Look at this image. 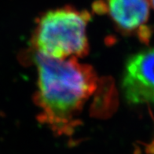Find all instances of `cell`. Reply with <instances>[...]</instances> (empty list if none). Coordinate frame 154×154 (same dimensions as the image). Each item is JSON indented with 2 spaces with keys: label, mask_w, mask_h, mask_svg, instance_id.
<instances>
[{
  "label": "cell",
  "mask_w": 154,
  "mask_h": 154,
  "mask_svg": "<svg viewBox=\"0 0 154 154\" xmlns=\"http://www.w3.org/2000/svg\"><path fill=\"white\" fill-rule=\"evenodd\" d=\"M149 2H150V6H152L154 10V0H149Z\"/></svg>",
  "instance_id": "5b68a950"
},
{
  "label": "cell",
  "mask_w": 154,
  "mask_h": 154,
  "mask_svg": "<svg viewBox=\"0 0 154 154\" xmlns=\"http://www.w3.org/2000/svg\"><path fill=\"white\" fill-rule=\"evenodd\" d=\"M121 90L131 105L154 106V47L128 59L122 75Z\"/></svg>",
  "instance_id": "3957f363"
},
{
  "label": "cell",
  "mask_w": 154,
  "mask_h": 154,
  "mask_svg": "<svg viewBox=\"0 0 154 154\" xmlns=\"http://www.w3.org/2000/svg\"><path fill=\"white\" fill-rule=\"evenodd\" d=\"M90 19L87 10L71 6L48 10L37 21L33 47L37 53L51 58L85 57L89 53L87 29Z\"/></svg>",
  "instance_id": "7a4b0ae2"
},
{
  "label": "cell",
  "mask_w": 154,
  "mask_h": 154,
  "mask_svg": "<svg viewBox=\"0 0 154 154\" xmlns=\"http://www.w3.org/2000/svg\"><path fill=\"white\" fill-rule=\"evenodd\" d=\"M102 5L115 25L127 34L144 35L149 38L147 22L149 17V0H103Z\"/></svg>",
  "instance_id": "277c9868"
},
{
  "label": "cell",
  "mask_w": 154,
  "mask_h": 154,
  "mask_svg": "<svg viewBox=\"0 0 154 154\" xmlns=\"http://www.w3.org/2000/svg\"><path fill=\"white\" fill-rule=\"evenodd\" d=\"M34 61L39 120L58 134H71L77 116L97 88L95 72L75 58L59 60L35 53Z\"/></svg>",
  "instance_id": "6da1fadb"
}]
</instances>
